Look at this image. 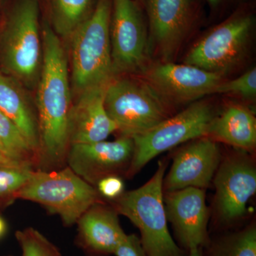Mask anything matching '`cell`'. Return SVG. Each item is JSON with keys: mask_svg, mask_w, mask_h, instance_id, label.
I'll list each match as a JSON object with an SVG mask.
<instances>
[{"mask_svg": "<svg viewBox=\"0 0 256 256\" xmlns=\"http://www.w3.org/2000/svg\"><path fill=\"white\" fill-rule=\"evenodd\" d=\"M43 60L38 80L36 107L40 133L37 170L50 171L66 164L72 110L68 58L60 37L48 20L42 28Z\"/></svg>", "mask_w": 256, "mask_h": 256, "instance_id": "obj_1", "label": "cell"}, {"mask_svg": "<svg viewBox=\"0 0 256 256\" xmlns=\"http://www.w3.org/2000/svg\"><path fill=\"white\" fill-rule=\"evenodd\" d=\"M40 0H16L0 35V70L22 85L38 82L43 60Z\"/></svg>", "mask_w": 256, "mask_h": 256, "instance_id": "obj_2", "label": "cell"}, {"mask_svg": "<svg viewBox=\"0 0 256 256\" xmlns=\"http://www.w3.org/2000/svg\"><path fill=\"white\" fill-rule=\"evenodd\" d=\"M166 166V162L160 161L149 181L111 201L116 212L127 217L139 229L140 240L148 256H184L168 229L162 188Z\"/></svg>", "mask_w": 256, "mask_h": 256, "instance_id": "obj_3", "label": "cell"}, {"mask_svg": "<svg viewBox=\"0 0 256 256\" xmlns=\"http://www.w3.org/2000/svg\"><path fill=\"white\" fill-rule=\"evenodd\" d=\"M112 0H98L90 16L72 34L70 84L82 92L112 79L110 24Z\"/></svg>", "mask_w": 256, "mask_h": 256, "instance_id": "obj_4", "label": "cell"}, {"mask_svg": "<svg viewBox=\"0 0 256 256\" xmlns=\"http://www.w3.org/2000/svg\"><path fill=\"white\" fill-rule=\"evenodd\" d=\"M16 198L42 205L60 216L67 226L76 224L92 205L104 202L96 188L67 166L50 171L35 170Z\"/></svg>", "mask_w": 256, "mask_h": 256, "instance_id": "obj_5", "label": "cell"}, {"mask_svg": "<svg viewBox=\"0 0 256 256\" xmlns=\"http://www.w3.org/2000/svg\"><path fill=\"white\" fill-rule=\"evenodd\" d=\"M104 104L121 136H139L170 117L159 92L132 79H111L106 86Z\"/></svg>", "mask_w": 256, "mask_h": 256, "instance_id": "obj_6", "label": "cell"}, {"mask_svg": "<svg viewBox=\"0 0 256 256\" xmlns=\"http://www.w3.org/2000/svg\"><path fill=\"white\" fill-rule=\"evenodd\" d=\"M214 117L208 104L196 102L146 132L133 137L134 151L126 176H132L165 151L182 143L208 136Z\"/></svg>", "mask_w": 256, "mask_h": 256, "instance_id": "obj_7", "label": "cell"}, {"mask_svg": "<svg viewBox=\"0 0 256 256\" xmlns=\"http://www.w3.org/2000/svg\"><path fill=\"white\" fill-rule=\"evenodd\" d=\"M254 23L250 15L232 16L197 42L186 55L184 64L220 76L226 73L242 60Z\"/></svg>", "mask_w": 256, "mask_h": 256, "instance_id": "obj_8", "label": "cell"}, {"mask_svg": "<svg viewBox=\"0 0 256 256\" xmlns=\"http://www.w3.org/2000/svg\"><path fill=\"white\" fill-rule=\"evenodd\" d=\"M110 40L112 72H134L144 64L148 34L142 10L134 0H112Z\"/></svg>", "mask_w": 256, "mask_h": 256, "instance_id": "obj_9", "label": "cell"}, {"mask_svg": "<svg viewBox=\"0 0 256 256\" xmlns=\"http://www.w3.org/2000/svg\"><path fill=\"white\" fill-rule=\"evenodd\" d=\"M213 181L218 220L223 225L236 223L245 214L248 202L256 194L254 160L242 153L230 154L220 161Z\"/></svg>", "mask_w": 256, "mask_h": 256, "instance_id": "obj_10", "label": "cell"}, {"mask_svg": "<svg viewBox=\"0 0 256 256\" xmlns=\"http://www.w3.org/2000/svg\"><path fill=\"white\" fill-rule=\"evenodd\" d=\"M132 138L120 136L114 141L102 140L70 144L66 164L76 174L96 188L110 175L127 174L132 161Z\"/></svg>", "mask_w": 256, "mask_h": 256, "instance_id": "obj_11", "label": "cell"}, {"mask_svg": "<svg viewBox=\"0 0 256 256\" xmlns=\"http://www.w3.org/2000/svg\"><path fill=\"white\" fill-rule=\"evenodd\" d=\"M164 194L166 218L180 245L188 252L195 248H203L210 240L204 190L188 188Z\"/></svg>", "mask_w": 256, "mask_h": 256, "instance_id": "obj_12", "label": "cell"}, {"mask_svg": "<svg viewBox=\"0 0 256 256\" xmlns=\"http://www.w3.org/2000/svg\"><path fill=\"white\" fill-rule=\"evenodd\" d=\"M222 161L214 140L204 136L191 140L178 151L169 173L163 180L164 192L182 188H208Z\"/></svg>", "mask_w": 256, "mask_h": 256, "instance_id": "obj_13", "label": "cell"}, {"mask_svg": "<svg viewBox=\"0 0 256 256\" xmlns=\"http://www.w3.org/2000/svg\"><path fill=\"white\" fill-rule=\"evenodd\" d=\"M148 78L156 90L178 102L213 94L222 82V76L186 64H160L150 70Z\"/></svg>", "mask_w": 256, "mask_h": 256, "instance_id": "obj_14", "label": "cell"}, {"mask_svg": "<svg viewBox=\"0 0 256 256\" xmlns=\"http://www.w3.org/2000/svg\"><path fill=\"white\" fill-rule=\"evenodd\" d=\"M106 86L82 92L72 105L69 118L70 144L106 140L118 131L117 126L106 110Z\"/></svg>", "mask_w": 256, "mask_h": 256, "instance_id": "obj_15", "label": "cell"}, {"mask_svg": "<svg viewBox=\"0 0 256 256\" xmlns=\"http://www.w3.org/2000/svg\"><path fill=\"white\" fill-rule=\"evenodd\" d=\"M150 30L163 56L174 53L191 18L190 0H146Z\"/></svg>", "mask_w": 256, "mask_h": 256, "instance_id": "obj_16", "label": "cell"}, {"mask_svg": "<svg viewBox=\"0 0 256 256\" xmlns=\"http://www.w3.org/2000/svg\"><path fill=\"white\" fill-rule=\"evenodd\" d=\"M118 214L106 202L95 204L80 217L78 224L80 245L94 255L114 254L126 236Z\"/></svg>", "mask_w": 256, "mask_h": 256, "instance_id": "obj_17", "label": "cell"}, {"mask_svg": "<svg viewBox=\"0 0 256 256\" xmlns=\"http://www.w3.org/2000/svg\"><path fill=\"white\" fill-rule=\"evenodd\" d=\"M21 85L16 79L0 70V111L18 126L38 160L40 133L37 116Z\"/></svg>", "mask_w": 256, "mask_h": 256, "instance_id": "obj_18", "label": "cell"}, {"mask_svg": "<svg viewBox=\"0 0 256 256\" xmlns=\"http://www.w3.org/2000/svg\"><path fill=\"white\" fill-rule=\"evenodd\" d=\"M208 137L244 151L256 144V119L252 111L239 104H232L215 116Z\"/></svg>", "mask_w": 256, "mask_h": 256, "instance_id": "obj_19", "label": "cell"}, {"mask_svg": "<svg viewBox=\"0 0 256 256\" xmlns=\"http://www.w3.org/2000/svg\"><path fill=\"white\" fill-rule=\"evenodd\" d=\"M98 0H48V20L54 32L62 38H70L92 14Z\"/></svg>", "mask_w": 256, "mask_h": 256, "instance_id": "obj_20", "label": "cell"}, {"mask_svg": "<svg viewBox=\"0 0 256 256\" xmlns=\"http://www.w3.org/2000/svg\"><path fill=\"white\" fill-rule=\"evenodd\" d=\"M204 256H256V228L254 224L237 232L208 240Z\"/></svg>", "mask_w": 256, "mask_h": 256, "instance_id": "obj_21", "label": "cell"}, {"mask_svg": "<svg viewBox=\"0 0 256 256\" xmlns=\"http://www.w3.org/2000/svg\"><path fill=\"white\" fill-rule=\"evenodd\" d=\"M0 146L12 161L32 166L37 170L38 160L36 153L28 144L20 129L0 111Z\"/></svg>", "mask_w": 256, "mask_h": 256, "instance_id": "obj_22", "label": "cell"}, {"mask_svg": "<svg viewBox=\"0 0 256 256\" xmlns=\"http://www.w3.org/2000/svg\"><path fill=\"white\" fill-rule=\"evenodd\" d=\"M35 170L26 165L0 164V201L16 200V194L28 183Z\"/></svg>", "mask_w": 256, "mask_h": 256, "instance_id": "obj_23", "label": "cell"}, {"mask_svg": "<svg viewBox=\"0 0 256 256\" xmlns=\"http://www.w3.org/2000/svg\"><path fill=\"white\" fill-rule=\"evenodd\" d=\"M16 238L22 256H62L58 248L32 227L16 232Z\"/></svg>", "mask_w": 256, "mask_h": 256, "instance_id": "obj_24", "label": "cell"}, {"mask_svg": "<svg viewBox=\"0 0 256 256\" xmlns=\"http://www.w3.org/2000/svg\"><path fill=\"white\" fill-rule=\"evenodd\" d=\"M215 92L232 94L252 100L256 96V68L250 69L234 80L222 82L216 89Z\"/></svg>", "mask_w": 256, "mask_h": 256, "instance_id": "obj_25", "label": "cell"}, {"mask_svg": "<svg viewBox=\"0 0 256 256\" xmlns=\"http://www.w3.org/2000/svg\"><path fill=\"white\" fill-rule=\"evenodd\" d=\"M124 181L118 175H110L102 178L96 186L100 196L110 201L118 198L124 192Z\"/></svg>", "mask_w": 256, "mask_h": 256, "instance_id": "obj_26", "label": "cell"}, {"mask_svg": "<svg viewBox=\"0 0 256 256\" xmlns=\"http://www.w3.org/2000/svg\"><path fill=\"white\" fill-rule=\"evenodd\" d=\"M114 254L116 256H148L139 237L134 234L126 235Z\"/></svg>", "mask_w": 256, "mask_h": 256, "instance_id": "obj_27", "label": "cell"}, {"mask_svg": "<svg viewBox=\"0 0 256 256\" xmlns=\"http://www.w3.org/2000/svg\"><path fill=\"white\" fill-rule=\"evenodd\" d=\"M4 163H6V164H8V163L18 164V163L14 162L12 161V160H10L9 158H8V156H6L4 150H3L1 146H0V164H4Z\"/></svg>", "mask_w": 256, "mask_h": 256, "instance_id": "obj_28", "label": "cell"}, {"mask_svg": "<svg viewBox=\"0 0 256 256\" xmlns=\"http://www.w3.org/2000/svg\"><path fill=\"white\" fill-rule=\"evenodd\" d=\"M188 256H204L202 248H195L188 252Z\"/></svg>", "mask_w": 256, "mask_h": 256, "instance_id": "obj_29", "label": "cell"}, {"mask_svg": "<svg viewBox=\"0 0 256 256\" xmlns=\"http://www.w3.org/2000/svg\"><path fill=\"white\" fill-rule=\"evenodd\" d=\"M6 224L2 217L0 216V238L3 236L6 233Z\"/></svg>", "mask_w": 256, "mask_h": 256, "instance_id": "obj_30", "label": "cell"}, {"mask_svg": "<svg viewBox=\"0 0 256 256\" xmlns=\"http://www.w3.org/2000/svg\"><path fill=\"white\" fill-rule=\"evenodd\" d=\"M207 1L212 6H216L220 2V0H207Z\"/></svg>", "mask_w": 256, "mask_h": 256, "instance_id": "obj_31", "label": "cell"}]
</instances>
